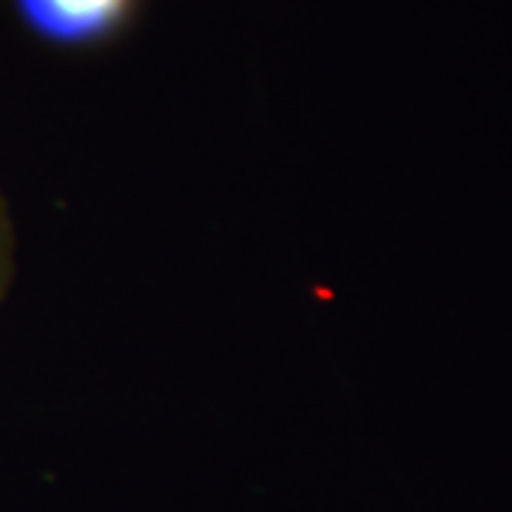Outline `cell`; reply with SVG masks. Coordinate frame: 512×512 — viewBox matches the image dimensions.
I'll use <instances>...</instances> for the list:
<instances>
[{
  "label": "cell",
  "instance_id": "6da1fadb",
  "mask_svg": "<svg viewBox=\"0 0 512 512\" xmlns=\"http://www.w3.org/2000/svg\"><path fill=\"white\" fill-rule=\"evenodd\" d=\"M20 23L57 49H100L126 32L143 0H12Z\"/></svg>",
  "mask_w": 512,
  "mask_h": 512
}]
</instances>
